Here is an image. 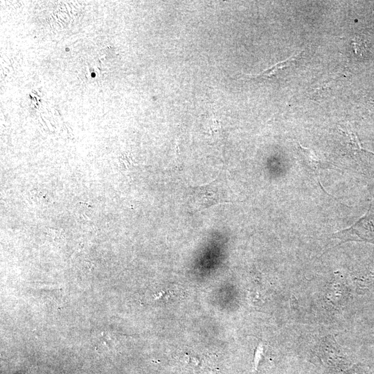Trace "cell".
<instances>
[{
	"label": "cell",
	"mask_w": 374,
	"mask_h": 374,
	"mask_svg": "<svg viewBox=\"0 0 374 374\" xmlns=\"http://www.w3.org/2000/svg\"><path fill=\"white\" fill-rule=\"evenodd\" d=\"M190 202L197 209H203L220 202L218 188L214 184H208L193 188L189 195Z\"/></svg>",
	"instance_id": "cell-1"
},
{
	"label": "cell",
	"mask_w": 374,
	"mask_h": 374,
	"mask_svg": "<svg viewBox=\"0 0 374 374\" xmlns=\"http://www.w3.org/2000/svg\"><path fill=\"white\" fill-rule=\"evenodd\" d=\"M300 57V53L295 54L289 58L279 62L277 64L273 65L270 68L265 70L258 74L248 75L251 78H261L265 79H271L276 77L279 73H280L284 69L289 67L292 63H294L297 58Z\"/></svg>",
	"instance_id": "cell-2"
}]
</instances>
